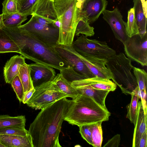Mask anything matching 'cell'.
<instances>
[{
  "instance_id": "obj_1",
  "label": "cell",
  "mask_w": 147,
  "mask_h": 147,
  "mask_svg": "<svg viewBox=\"0 0 147 147\" xmlns=\"http://www.w3.org/2000/svg\"><path fill=\"white\" fill-rule=\"evenodd\" d=\"M72 102L67 97L41 109L28 130L33 147H60L61 125Z\"/></svg>"
},
{
  "instance_id": "obj_2",
  "label": "cell",
  "mask_w": 147,
  "mask_h": 147,
  "mask_svg": "<svg viewBox=\"0 0 147 147\" xmlns=\"http://www.w3.org/2000/svg\"><path fill=\"white\" fill-rule=\"evenodd\" d=\"M2 29L15 41L20 49V54L25 58L60 71L68 67L54 47L46 45L29 33L18 27L4 26Z\"/></svg>"
},
{
  "instance_id": "obj_3",
  "label": "cell",
  "mask_w": 147,
  "mask_h": 147,
  "mask_svg": "<svg viewBox=\"0 0 147 147\" xmlns=\"http://www.w3.org/2000/svg\"><path fill=\"white\" fill-rule=\"evenodd\" d=\"M110 113L91 98L79 94L72 99L64 120L72 125L91 124L108 121Z\"/></svg>"
},
{
  "instance_id": "obj_4",
  "label": "cell",
  "mask_w": 147,
  "mask_h": 147,
  "mask_svg": "<svg viewBox=\"0 0 147 147\" xmlns=\"http://www.w3.org/2000/svg\"><path fill=\"white\" fill-rule=\"evenodd\" d=\"M76 0H54V6L59 22L57 44L71 46L80 10Z\"/></svg>"
},
{
  "instance_id": "obj_5",
  "label": "cell",
  "mask_w": 147,
  "mask_h": 147,
  "mask_svg": "<svg viewBox=\"0 0 147 147\" xmlns=\"http://www.w3.org/2000/svg\"><path fill=\"white\" fill-rule=\"evenodd\" d=\"M106 66L112 76L113 82L122 92L131 94L138 86L136 79L131 71L134 67L131 60L121 53L107 59Z\"/></svg>"
},
{
  "instance_id": "obj_6",
  "label": "cell",
  "mask_w": 147,
  "mask_h": 147,
  "mask_svg": "<svg viewBox=\"0 0 147 147\" xmlns=\"http://www.w3.org/2000/svg\"><path fill=\"white\" fill-rule=\"evenodd\" d=\"M54 48L68 67L60 71L68 81L71 83L74 81L96 76L82 60L72 51L69 46L57 44Z\"/></svg>"
},
{
  "instance_id": "obj_7",
  "label": "cell",
  "mask_w": 147,
  "mask_h": 147,
  "mask_svg": "<svg viewBox=\"0 0 147 147\" xmlns=\"http://www.w3.org/2000/svg\"><path fill=\"white\" fill-rule=\"evenodd\" d=\"M72 46L82 56L107 59L116 55L115 50L111 48L105 41L90 39L82 34L73 41Z\"/></svg>"
},
{
  "instance_id": "obj_8",
  "label": "cell",
  "mask_w": 147,
  "mask_h": 147,
  "mask_svg": "<svg viewBox=\"0 0 147 147\" xmlns=\"http://www.w3.org/2000/svg\"><path fill=\"white\" fill-rule=\"evenodd\" d=\"M34 88L35 92L26 104L36 110L42 109L60 99L68 97L58 88L53 80Z\"/></svg>"
},
{
  "instance_id": "obj_9",
  "label": "cell",
  "mask_w": 147,
  "mask_h": 147,
  "mask_svg": "<svg viewBox=\"0 0 147 147\" xmlns=\"http://www.w3.org/2000/svg\"><path fill=\"white\" fill-rule=\"evenodd\" d=\"M18 28L31 34L46 45L53 47L57 44L59 28L55 26H46L37 22L33 16L25 24Z\"/></svg>"
},
{
  "instance_id": "obj_10",
  "label": "cell",
  "mask_w": 147,
  "mask_h": 147,
  "mask_svg": "<svg viewBox=\"0 0 147 147\" xmlns=\"http://www.w3.org/2000/svg\"><path fill=\"white\" fill-rule=\"evenodd\" d=\"M125 53L129 59L142 66L147 65V34H138L128 36L123 44Z\"/></svg>"
},
{
  "instance_id": "obj_11",
  "label": "cell",
  "mask_w": 147,
  "mask_h": 147,
  "mask_svg": "<svg viewBox=\"0 0 147 147\" xmlns=\"http://www.w3.org/2000/svg\"><path fill=\"white\" fill-rule=\"evenodd\" d=\"M102 14L103 19L109 25L115 38L124 43L128 36L125 28L126 22L118 9L115 8L113 11L105 9Z\"/></svg>"
},
{
  "instance_id": "obj_12",
  "label": "cell",
  "mask_w": 147,
  "mask_h": 147,
  "mask_svg": "<svg viewBox=\"0 0 147 147\" xmlns=\"http://www.w3.org/2000/svg\"><path fill=\"white\" fill-rule=\"evenodd\" d=\"M69 47L72 51L82 60L94 75L102 78L112 80V76L106 66L107 59L82 56L76 52L72 46Z\"/></svg>"
},
{
  "instance_id": "obj_13",
  "label": "cell",
  "mask_w": 147,
  "mask_h": 147,
  "mask_svg": "<svg viewBox=\"0 0 147 147\" xmlns=\"http://www.w3.org/2000/svg\"><path fill=\"white\" fill-rule=\"evenodd\" d=\"M29 65L30 75L34 88L53 80L56 75L53 68L36 63Z\"/></svg>"
},
{
  "instance_id": "obj_14",
  "label": "cell",
  "mask_w": 147,
  "mask_h": 147,
  "mask_svg": "<svg viewBox=\"0 0 147 147\" xmlns=\"http://www.w3.org/2000/svg\"><path fill=\"white\" fill-rule=\"evenodd\" d=\"M106 0H86L80 11V14L86 17L89 24L96 21L106 9Z\"/></svg>"
},
{
  "instance_id": "obj_15",
  "label": "cell",
  "mask_w": 147,
  "mask_h": 147,
  "mask_svg": "<svg viewBox=\"0 0 147 147\" xmlns=\"http://www.w3.org/2000/svg\"><path fill=\"white\" fill-rule=\"evenodd\" d=\"M54 2V0H38L32 9L31 15H34L55 22L58 19Z\"/></svg>"
},
{
  "instance_id": "obj_16",
  "label": "cell",
  "mask_w": 147,
  "mask_h": 147,
  "mask_svg": "<svg viewBox=\"0 0 147 147\" xmlns=\"http://www.w3.org/2000/svg\"><path fill=\"white\" fill-rule=\"evenodd\" d=\"M71 85L79 94L91 98L101 106L107 109L105 104V99L110 91L88 87L80 84L75 81L71 83Z\"/></svg>"
},
{
  "instance_id": "obj_17",
  "label": "cell",
  "mask_w": 147,
  "mask_h": 147,
  "mask_svg": "<svg viewBox=\"0 0 147 147\" xmlns=\"http://www.w3.org/2000/svg\"><path fill=\"white\" fill-rule=\"evenodd\" d=\"M147 114L144 111L141 101L138 102L132 142L133 147H138L142 135L147 131Z\"/></svg>"
},
{
  "instance_id": "obj_18",
  "label": "cell",
  "mask_w": 147,
  "mask_h": 147,
  "mask_svg": "<svg viewBox=\"0 0 147 147\" xmlns=\"http://www.w3.org/2000/svg\"><path fill=\"white\" fill-rule=\"evenodd\" d=\"M25 58L22 55H15L6 62L3 68L5 82L11 84L13 79L18 75L20 68L25 63Z\"/></svg>"
},
{
  "instance_id": "obj_19",
  "label": "cell",
  "mask_w": 147,
  "mask_h": 147,
  "mask_svg": "<svg viewBox=\"0 0 147 147\" xmlns=\"http://www.w3.org/2000/svg\"><path fill=\"white\" fill-rule=\"evenodd\" d=\"M75 81L80 84L88 87L110 91L115 90L117 87L116 84L110 80L97 76Z\"/></svg>"
},
{
  "instance_id": "obj_20",
  "label": "cell",
  "mask_w": 147,
  "mask_h": 147,
  "mask_svg": "<svg viewBox=\"0 0 147 147\" xmlns=\"http://www.w3.org/2000/svg\"><path fill=\"white\" fill-rule=\"evenodd\" d=\"M0 142L5 147H33L30 134L26 136L0 134Z\"/></svg>"
},
{
  "instance_id": "obj_21",
  "label": "cell",
  "mask_w": 147,
  "mask_h": 147,
  "mask_svg": "<svg viewBox=\"0 0 147 147\" xmlns=\"http://www.w3.org/2000/svg\"><path fill=\"white\" fill-rule=\"evenodd\" d=\"M134 16L139 34L144 35L147 33L146 24L147 18L143 10L140 0H133Z\"/></svg>"
},
{
  "instance_id": "obj_22",
  "label": "cell",
  "mask_w": 147,
  "mask_h": 147,
  "mask_svg": "<svg viewBox=\"0 0 147 147\" xmlns=\"http://www.w3.org/2000/svg\"><path fill=\"white\" fill-rule=\"evenodd\" d=\"M53 81L58 88L68 97L74 99L79 94L76 90L71 85V83L68 81L60 73L56 75Z\"/></svg>"
},
{
  "instance_id": "obj_23",
  "label": "cell",
  "mask_w": 147,
  "mask_h": 147,
  "mask_svg": "<svg viewBox=\"0 0 147 147\" xmlns=\"http://www.w3.org/2000/svg\"><path fill=\"white\" fill-rule=\"evenodd\" d=\"M20 49L10 36L3 29H0V53L16 52L20 53Z\"/></svg>"
},
{
  "instance_id": "obj_24",
  "label": "cell",
  "mask_w": 147,
  "mask_h": 147,
  "mask_svg": "<svg viewBox=\"0 0 147 147\" xmlns=\"http://www.w3.org/2000/svg\"><path fill=\"white\" fill-rule=\"evenodd\" d=\"M131 96L130 102L127 106V113L126 117L131 122L135 124L139 100L140 98L139 90L137 86L131 94Z\"/></svg>"
},
{
  "instance_id": "obj_25",
  "label": "cell",
  "mask_w": 147,
  "mask_h": 147,
  "mask_svg": "<svg viewBox=\"0 0 147 147\" xmlns=\"http://www.w3.org/2000/svg\"><path fill=\"white\" fill-rule=\"evenodd\" d=\"M28 16L18 12L3 14V23L4 26L10 28L18 27L27 19Z\"/></svg>"
},
{
  "instance_id": "obj_26",
  "label": "cell",
  "mask_w": 147,
  "mask_h": 147,
  "mask_svg": "<svg viewBox=\"0 0 147 147\" xmlns=\"http://www.w3.org/2000/svg\"><path fill=\"white\" fill-rule=\"evenodd\" d=\"M18 75L23 87L24 94L30 89L34 88L30 76L29 64L25 63L21 66Z\"/></svg>"
},
{
  "instance_id": "obj_27",
  "label": "cell",
  "mask_w": 147,
  "mask_h": 147,
  "mask_svg": "<svg viewBox=\"0 0 147 147\" xmlns=\"http://www.w3.org/2000/svg\"><path fill=\"white\" fill-rule=\"evenodd\" d=\"M26 122L24 115L11 117L8 115H0V129L13 126L25 127Z\"/></svg>"
},
{
  "instance_id": "obj_28",
  "label": "cell",
  "mask_w": 147,
  "mask_h": 147,
  "mask_svg": "<svg viewBox=\"0 0 147 147\" xmlns=\"http://www.w3.org/2000/svg\"><path fill=\"white\" fill-rule=\"evenodd\" d=\"M94 29L93 27L90 25L87 18L80 14L79 20L75 30V35L78 36L82 34L87 37L93 36L95 34Z\"/></svg>"
},
{
  "instance_id": "obj_29",
  "label": "cell",
  "mask_w": 147,
  "mask_h": 147,
  "mask_svg": "<svg viewBox=\"0 0 147 147\" xmlns=\"http://www.w3.org/2000/svg\"><path fill=\"white\" fill-rule=\"evenodd\" d=\"M102 122H99L91 124V136L94 147H101L102 141V132L101 127Z\"/></svg>"
},
{
  "instance_id": "obj_30",
  "label": "cell",
  "mask_w": 147,
  "mask_h": 147,
  "mask_svg": "<svg viewBox=\"0 0 147 147\" xmlns=\"http://www.w3.org/2000/svg\"><path fill=\"white\" fill-rule=\"evenodd\" d=\"M125 28L128 36L131 37L139 34V31L134 16V8H131L128 11L127 21L125 23Z\"/></svg>"
},
{
  "instance_id": "obj_31",
  "label": "cell",
  "mask_w": 147,
  "mask_h": 147,
  "mask_svg": "<svg viewBox=\"0 0 147 147\" xmlns=\"http://www.w3.org/2000/svg\"><path fill=\"white\" fill-rule=\"evenodd\" d=\"M133 72L140 91L146 92L147 73L144 69L134 67Z\"/></svg>"
},
{
  "instance_id": "obj_32",
  "label": "cell",
  "mask_w": 147,
  "mask_h": 147,
  "mask_svg": "<svg viewBox=\"0 0 147 147\" xmlns=\"http://www.w3.org/2000/svg\"><path fill=\"white\" fill-rule=\"evenodd\" d=\"M38 0H20L17 1L18 12L27 16L31 15L32 9Z\"/></svg>"
},
{
  "instance_id": "obj_33",
  "label": "cell",
  "mask_w": 147,
  "mask_h": 147,
  "mask_svg": "<svg viewBox=\"0 0 147 147\" xmlns=\"http://www.w3.org/2000/svg\"><path fill=\"white\" fill-rule=\"evenodd\" d=\"M0 134L26 136L30 134L25 127L13 126L0 128Z\"/></svg>"
},
{
  "instance_id": "obj_34",
  "label": "cell",
  "mask_w": 147,
  "mask_h": 147,
  "mask_svg": "<svg viewBox=\"0 0 147 147\" xmlns=\"http://www.w3.org/2000/svg\"><path fill=\"white\" fill-rule=\"evenodd\" d=\"M10 84L20 102V103L22 102L24 95V90L22 84L18 75L13 79Z\"/></svg>"
},
{
  "instance_id": "obj_35",
  "label": "cell",
  "mask_w": 147,
  "mask_h": 147,
  "mask_svg": "<svg viewBox=\"0 0 147 147\" xmlns=\"http://www.w3.org/2000/svg\"><path fill=\"white\" fill-rule=\"evenodd\" d=\"M16 0H4L2 3V13L4 14L18 12Z\"/></svg>"
},
{
  "instance_id": "obj_36",
  "label": "cell",
  "mask_w": 147,
  "mask_h": 147,
  "mask_svg": "<svg viewBox=\"0 0 147 147\" xmlns=\"http://www.w3.org/2000/svg\"><path fill=\"white\" fill-rule=\"evenodd\" d=\"M79 127V132L82 137L90 145H93L91 136V124L81 125Z\"/></svg>"
},
{
  "instance_id": "obj_37",
  "label": "cell",
  "mask_w": 147,
  "mask_h": 147,
  "mask_svg": "<svg viewBox=\"0 0 147 147\" xmlns=\"http://www.w3.org/2000/svg\"><path fill=\"white\" fill-rule=\"evenodd\" d=\"M120 136L119 134H117L112 138L109 140L103 146L104 147H117L120 145Z\"/></svg>"
},
{
  "instance_id": "obj_38",
  "label": "cell",
  "mask_w": 147,
  "mask_h": 147,
  "mask_svg": "<svg viewBox=\"0 0 147 147\" xmlns=\"http://www.w3.org/2000/svg\"><path fill=\"white\" fill-rule=\"evenodd\" d=\"M32 16H34L36 21L40 24L48 26H55L54 24L55 22L48 20L34 15H32Z\"/></svg>"
},
{
  "instance_id": "obj_39",
  "label": "cell",
  "mask_w": 147,
  "mask_h": 147,
  "mask_svg": "<svg viewBox=\"0 0 147 147\" xmlns=\"http://www.w3.org/2000/svg\"><path fill=\"white\" fill-rule=\"evenodd\" d=\"M35 91V89L34 88L27 91L24 94L22 101L23 103H26L31 97Z\"/></svg>"
},
{
  "instance_id": "obj_40",
  "label": "cell",
  "mask_w": 147,
  "mask_h": 147,
  "mask_svg": "<svg viewBox=\"0 0 147 147\" xmlns=\"http://www.w3.org/2000/svg\"><path fill=\"white\" fill-rule=\"evenodd\" d=\"M147 133L146 131L141 137L138 147H147Z\"/></svg>"
},
{
  "instance_id": "obj_41",
  "label": "cell",
  "mask_w": 147,
  "mask_h": 147,
  "mask_svg": "<svg viewBox=\"0 0 147 147\" xmlns=\"http://www.w3.org/2000/svg\"><path fill=\"white\" fill-rule=\"evenodd\" d=\"M141 2L144 13L147 18V1L146 0H140Z\"/></svg>"
},
{
  "instance_id": "obj_42",
  "label": "cell",
  "mask_w": 147,
  "mask_h": 147,
  "mask_svg": "<svg viewBox=\"0 0 147 147\" xmlns=\"http://www.w3.org/2000/svg\"><path fill=\"white\" fill-rule=\"evenodd\" d=\"M3 14H0V29H2L4 26L3 23Z\"/></svg>"
},
{
  "instance_id": "obj_43",
  "label": "cell",
  "mask_w": 147,
  "mask_h": 147,
  "mask_svg": "<svg viewBox=\"0 0 147 147\" xmlns=\"http://www.w3.org/2000/svg\"><path fill=\"white\" fill-rule=\"evenodd\" d=\"M86 0H80V5L81 6V9L82 7L83 4Z\"/></svg>"
},
{
  "instance_id": "obj_44",
  "label": "cell",
  "mask_w": 147,
  "mask_h": 147,
  "mask_svg": "<svg viewBox=\"0 0 147 147\" xmlns=\"http://www.w3.org/2000/svg\"><path fill=\"white\" fill-rule=\"evenodd\" d=\"M5 147V146L1 143L0 142V147Z\"/></svg>"
},
{
  "instance_id": "obj_45",
  "label": "cell",
  "mask_w": 147,
  "mask_h": 147,
  "mask_svg": "<svg viewBox=\"0 0 147 147\" xmlns=\"http://www.w3.org/2000/svg\"><path fill=\"white\" fill-rule=\"evenodd\" d=\"M17 0L18 1V0Z\"/></svg>"
},
{
  "instance_id": "obj_46",
  "label": "cell",
  "mask_w": 147,
  "mask_h": 147,
  "mask_svg": "<svg viewBox=\"0 0 147 147\" xmlns=\"http://www.w3.org/2000/svg\"><path fill=\"white\" fill-rule=\"evenodd\" d=\"M146 1H147V0H146Z\"/></svg>"
},
{
  "instance_id": "obj_47",
  "label": "cell",
  "mask_w": 147,
  "mask_h": 147,
  "mask_svg": "<svg viewBox=\"0 0 147 147\" xmlns=\"http://www.w3.org/2000/svg\"></svg>"
}]
</instances>
